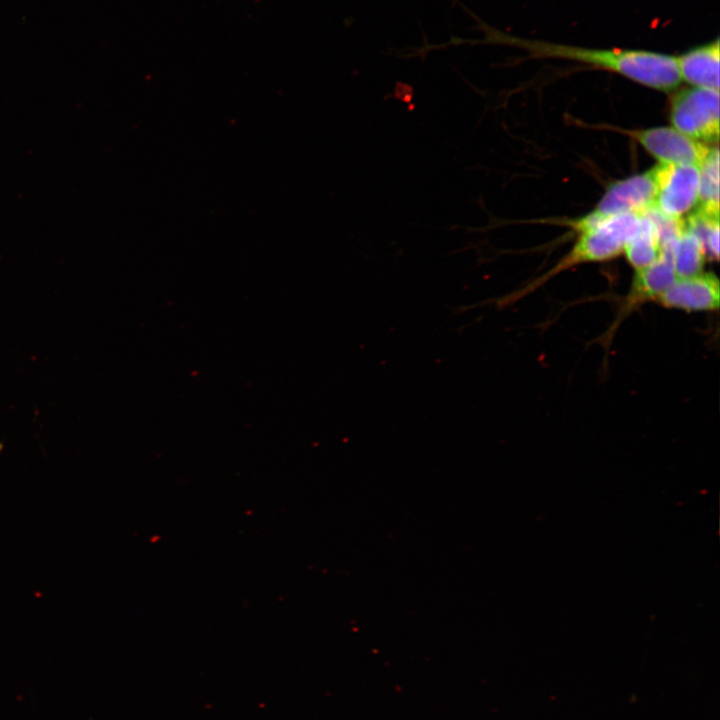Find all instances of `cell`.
<instances>
[{
	"label": "cell",
	"mask_w": 720,
	"mask_h": 720,
	"mask_svg": "<svg viewBox=\"0 0 720 720\" xmlns=\"http://www.w3.org/2000/svg\"><path fill=\"white\" fill-rule=\"evenodd\" d=\"M490 40L519 47L534 57L554 58L589 64L616 72L644 86L669 92L681 82L675 56L640 49H595L522 39L497 31Z\"/></svg>",
	"instance_id": "6da1fadb"
},
{
	"label": "cell",
	"mask_w": 720,
	"mask_h": 720,
	"mask_svg": "<svg viewBox=\"0 0 720 720\" xmlns=\"http://www.w3.org/2000/svg\"><path fill=\"white\" fill-rule=\"evenodd\" d=\"M641 216L642 213L635 212L619 214L604 220L590 230L581 232L572 249L552 269L513 296L506 297V301L501 304L522 298L555 275L575 265L617 257L623 252L626 243L636 234Z\"/></svg>",
	"instance_id": "7a4b0ae2"
},
{
	"label": "cell",
	"mask_w": 720,
	"mask_h": 720,
	"mask_svg": "<svg viewBox=\"0 0 720 720\" xmlns=\"http://www.w3.org/2000/svg\"><path fill=\"white\" fill-rule=\"evenodd\" d=\"M659 174L660 164L644 173L612 184L596 209L575 220L571 225L581 233L619 214L643 213L653 205L659 187Z\"/></svg>",
	"instance_id": "3957f363"
},
{
	"label": "cell",
	"mask_w": 720,
	"mask_h": 720,
	"mask_svg": "<svg viewBox=\"0 0 720 720\" xmlns=\"http://www.w3.org/2000/svg\"><path fill=\"white\" fill-rule=\"evenodd\" d=\"M670 119L674 128L701 143L719 138V90L685 88L671 98Z\"/></svg>",
	"instance_id": "277c9868"
},
{
	"label": "cell",
	"mask_w": 720,
	"mask_h": 720,
	"mask_svg": "<svg viewBox=\"0 0 720 720\" xmlns=\"http://www.w3.org/2000/svg\"><path fill=\"white\" fill-rule=\"evenodd\" d=\"M677 237L660 244L659 257L648 266L635 269L631 287L614 322L602 336L605 343L613 337L620 323L640 305L652 301L666 290L677 278L674 268V249Z\"/></svg>",
	"instance_id": "5b68a950"
},
{
	"label": "cell",
	"mask_w": 720,
	"mask_h": 720,
	"mask_svg": "<svg viewBox=\"0 0 720 720\" xmlns=\"http://www.w3.org/2000/svg\"><path fill=\"white\" fill-rule=\"evenodd\" d=\"M699 166L660 163L658 192L651 206L671 219H682L697 205Z\"/></svg>",
	"instance_id": "8992f818"
},
{
	"label": "cell",
	"mask_w": 720,
	"mask_h": 720,
	"mask_svg": "<svg viewBox=\"0 0 720 720\" xmlns=\"http://www.w3.org/2000/svg\"><path fill=\"white\" fill-rule=\"evenodd\" d=\"M661 164L699 166L711 147L681 133L674 127L627 130Z\"/></svg>",
	"instance_id": "52a82bcc"
},
{
	"label": "cell",
	"mask_w": 720,
	"mask_h": 720,
	"mask_svg": "<svg viewBox=\"0 0 720 720\" xmlns=\"http://www.w3.org/2000/svg\"><path fill=\"white\" fill-rule=\"evenodd\" d=\"M720 286L718 277L711 272L677 277L654 301L666 308L686 312L717 311Z\"/></svg>",
	"instance_id": "ba28073f"
},
{
	"label": "cell",
	"mask_w": 720,
	"mask_h": 720,
	"mask_svg": "<svg viewBox=\"0 0 720 720\" xmlns=\"http://www.w3.org/2000/svg\"><path fill=\"white\" fill-rule=\"evenodd\" d=\"M681 80L694 87L719 90V38L693 47L675 57Z\"/></svg>",
	"instance_id": "9c48e42d"
},
{
	"label": "cell",
	"mask_w": 720,
	"mask_h": 720,
	"mask_svg": "<svg viewBox=\"0 0 720 720\" xmlns=\"http://www.w3.org/2000/svg\"><path fill=\"white\" fill-rule=\"evenodd\" d=\"M623 252L635 269L648 266L659 257V234L653 220L645 212L642 213L636 234L626 243Z\"/></svg>",
	"instance_id": "30bf717a"
},
{
	"label": "cell",
	"mask_w": 720,
	"mask_h": 720,
	"mask_svg": "<svg viewBox=\"0 0 720 720\" xmlns=\"http://www.w3.org/2000/svg\"><path fill=\"white\" fill-rule=\"evenodd\" d=\"M710 216H719V149L711 147L699 165L697 209Z\"/></svg>",
	"instance_id": "8fae6325"
},
{
	"label": "cell",
	"mask_w": 720,
	"mask_h": 720,
	"mask_svg": "<svg viewBox=\"0 0 720 720\" xmlns=\"http://www.w3.org/2000/svg\"><path fill=\"white\" fill-rule=\"evenodd\" d=\"M705 259V252L700 240L683 220L674 249V268L677 277L701 273Z\"/></svg>",
	"instance_id": "7c38bea8"
},
{
	"label": "cell",
	"mask_w": 720,
	"mask_h": 720,
	"mask_svg": "<svg viewBox=\"0 0 720 720\" xmlns=\"http://www.w3.org/2000/svg\"><path fill=\"white\" fill-rule=\"evenodd\" d=\"M684 222L700 240L706 258L717 260L719 257V216H710L695 210Z\"/></svg>",
	"instance_id": "4fadbf2b"
}]
</instances>
